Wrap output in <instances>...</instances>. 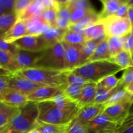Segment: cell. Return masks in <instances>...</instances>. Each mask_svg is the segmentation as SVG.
Instances as JSON below:
<instances>
[{"instance_id": "1", "label": "cell", "mask_w": 133, "mask_h": 133, "mask_svg": "<svg viewBox=\"0 0 133 133\" xmlns=\"http://www.w3.org/2000/svg\"><path fill=\"white\" fill-rule=\"evenodd\" d=\"M70 71L32 68L23 69L16 74L41 85L64 89L68 85L67 79Z\"/></svg>"}, {"instance_id": "2", "label": "cell", "mask_w": 133, "mask_h": 133, "mask_svg": "<svg viewBox=\"0 0 133 133\" xmlns=\"http://www.w3.org/2000/svg\"><path fill=\"white\" fill-rule=\"evenodd\" d=\"M122 70H124L110 61H100L86 63L73 71L86 80L97 84L104 78L116 75Z\"/></svg>"}, {"instance_id": "3", "label": "cell", "mask_w": 133, "mask_h": 133, "mask_svg": "<svg viewBox=\"0 0 133 133\" xmlns=\"http://www.w3.org/2000/svg\"><path fill=\"white\" fill-rule=\"evenodd\" d=\"M37 103L39 109L38 120L49 124L64 125L71 123L80 110V109L73 111L62 110L51 101Z\"/></svg>"}, {"instance_id": "4", "label": "cell", "mask_w": 133, "mask_h": 133, "mask_svg": "<svg viewBox=\"0 0 133 133\" xmlns=\"http://www.w3.org/2000/svg\"><path fill=\"white\" fill-rule=\"evenodd\" d=\"M39 118L38 103L29 101L19 108V112L14 116L9 125L20 133H27L35 129Z\"/></svg>"}, {"instance_id": "5", "label": "cell", "mask_w": 133, "mask_h": 133, "mask_svg": "<svg viewBox=\"0 0 133 133\" xmlns=\"http://www.w3.org/2000/svg\"><path fill=\"white\" fill-rule=\"evenodd\" d=\"M35 68L54 70H66L64 62V48L59 42L47 48L38 61Z\"/></svg>"}, {"instance_id": "6", "label": "cell", "mask_w": 133, "mask_h": 133, "mask_svg": "<svg viewBox=\"0 0 133 133\" xmlns=\"http://www.w3.org/2000/svg\"><path fill=\"white\" fill-rule=\"evenodd\" d=\"M100 22L103 24L107 37H123L132 32V24L128 18H118L112 16Z\"/></svg>"}, {"instance_id": "7", "label": "cell", "mask_w": 133, "mask_h": 133, "mask_svg": "<svg viewBox=\"0 0 133 133\" xmlns=\"http://www.w3.org/2000/svg\"><path fill=\"white\" fill-rule=\"evenodd\" d=\"M119 127L118 123L103 113L85 125L87 133H112Z\"/></svg>"}, {"instance_id": "8", "label": "cell", "mask_w": 133, "mask_h": 133, "mask_svg": "<svg viewBox=\"0 0 133 133\" xmlns=\"http://www.w3.org/2000/svg\"><path fill=\"white\" fill-rule=\"evenodd\" d=\"M132 105V100L125 101L105 108L103 113L121 127L128 117Z\"/></svg>"}, {"instance_id": "9", "label": "cell", "mask_w": 133, "mask_h": 133, "mask_svg": "<svg viewBox=\"0 0 133 133\" xmlns=\"http://www.w3.org/2000/svg\"><path fill=\"white\" fill-rule=\"evenodd\" d=\"M45 86L37 84L17 74H9L8 88L14 90L28 96L37 88Z\"/></svg>"}, {"instance_id": "10", "label": "cell", "mask_w": 133, "mask_h": 133, "mask_svg": "<svg viewBox=\"0 0 133 133\" xmlns=\"http://www.w3.org/2000/svg\"><path fill=\"white\" fill-rule=\"evenodd\" d=\"M64 48L65 69L73 71L81 66V53L83 45L71 44L62 42Z\"/></svg>"}, {"instance_id": "11", "label": "cell", "mask_w": 133, "mask_h": 133, "mask_svg": "<svg viewBox=\"0 0 133 133\" xmlns=\"http://www.w3.org/2000/svg\"><path fill=\"white\" fill-rule=\"evenodd\" d=\"M13 43L19 49L32 52L44 51L49 48L42 35H29L18 39Z\"/></svg>"}, {"instance_id": "12", "label": "cell", "mask_w": 133, "mask_h": 133, "mask_svg": "<svg viewBox=\"0 0 133 133\" xmlns=\"http://www.w3.org/2000/svg\"><path fill=\"white\" fill-rule=\"evenodd\" d=\"M29 102L27 96L10 88L0 92V103L9 106L20 108Z\"/></svg>"}, {"instance_id": "13", "label": "cell", "mask_w": 133, "mask_h": 133, "mask_svg": "<svg viewBox=\"0 0 133 133\" xmlns=\"http://www.w3.org/2000/svg\"><path fill=\"white\" fill-rule=\"evenodd\" d=\"M105 107L103 105L93 104L84 107L79 110L75 120L85 126L94 118L103 113Z\"/></svg>"}, {"instance_id": "14", "label": "cell", "mask_w": 133, "mask_h": 133, "mask_svg": "<svg viewBox=\"0 0 133 133\" xmlns=\"http://www.w3.org/2000/svg\"><path fill=\"white\" fill-rule=\"evenodd\" d=\"M43 51L32 52L19 49L15 56L16 60L20 67L21 70L23 69L32 68L35 67L36 62L42 55Z\"/></svg>"}, {"instance_id": "15", "label": "cell", "mask_w": 133, "mask_h": 133, "mask_svg": "<svg viewBox=\"0 0 133 133\" xmlns=\"http://www.w3.org/2000/svg\"><path fill=\"white\" fill-rule=\"evenodd\" d=\"M29 35H30L27 30L25 21L18 19L7 32L1 35V38L9 42L13 43L16 40Z\"/></svg>"}, {"instance_id": "16", "label": "cell", "mask_w": 133, "mask_h": 133, "mask_svg": "<svg viewBox=\"0 0 133 133\" xmlns=\"http://www.w3.org/2000/svg\"><path fill=\"white\" fill-rule=\"evenodd\" d=\"M63 88L50 87H42L27 96L29 101L40 103L52 99Z\"/></svg>"}, {"instance_id": "17", "label": "cell", "mask_w": 133, "mask_h": 133, "mask_svg": "<svg viewBox=\"0 0 133 133\" xmlns=\"http://www.w3.org/2000/svg\"><path fill=\"white\" fill-rule=\"evenodd\" d=\"M101 22L99 13L96 12V10L90 12L81 20L75 24H71L68 29L77 32L84 36V31L88 27L99 23Z\"/></svg>"}, {"instance_id": "18", "label": "cell", "mask_w": 133, "mask_h": 133, "mask_svg": "<svg viewBox=\"0 0 133 133\" xmlns=\"http://www.w3.org/2000/svg\"><path fill=\"white\" fill-rule=\"evenodd\" d=\"M0 67L1 70L10 74H16L21 70L15 56L2 51H0Z\"/></svg>"}, {"instance_id": "19", "label": "cell", "mask_w": 133, "mask_h": 133, "mask_svg": "<svg viewBox=\"0 0 133 133\" xmlns=\"http://www.w3.org/2000/svg\"><path fill=\"white\" fill-rule=\"evenodd\" d=\"M97 84L90 83L83 87L81 95L77 101L78 107L81 109L84 107L94 104L96 98Z\"/></svg>"}, {"instance_id": "20", "label": "cell", "mask_w": 133, "mask_h": 133, "mask_svg": "<svg viewBox=\"0 0 133 133\" xmlns=\"http://www.w3.org/2000/svg\"><path fill=\"white\" fill-rule=\"evenodd\" d=\"M25 22L30 35H42L51 27L40 16Z\"/></svg>"}, {"instance_id": "21", "label": "cell", "mask_w": 133, "mask_h": 133, "mask_svg": "<svg viewBox=\"0 0 133 133\" xmlns=\"http://www.w3.org/2000/svg\"><path fill=\"white\" fill-rule=\"evenodd\" d=\"M49 101H51L56 106L62 110L73 111L80 109L78 107L77 103L76 102L71 100L65 94L63 89L61 90L52 99Z\"/></svg>"}, {"instance_id": "22", "label": "cell", "mask_w": 133, "mask_h": 133, "mask_svg": "<svg viewBox=\"0 0 133 133\" xmlns=\"http://www.w3.org/2000/svg\"><path fill=\"white\" fill-rule=\"evenodd\" d=\"M19 108L0 103V129L10 125L11 121L19 112Z\"/></svg>"}, {"instance_id": "23", "label": "cell", "mask_w": 133, "mask_h": 133, "mask_svg": "<svg viewBox=\"0 0 133 133\" xmlns=\"http://www.w3.org/2000/svg\"><path fill=\"white\" fill-rule=\"evenodd\" d=\"M103 4L102 11L99 13L101 21L114 16L122 4L123 0H101Z\"/></svg>"}, {"instance_id": "24", "label": "cell", "mask_w": 133, "mask_h": 133, "mask_svg": "<svg viewBox=\"0 0 133 133\" xmlns=\"http://www.w3.org/2000/svg\"><path fill=\"white\" fill-rule=\"evenodd\" d=\"M84 36L87 40H94L101 42L107 38L104 25L101 22L88 27L84 31Z\"/></svg>"}, {"instance_id": "25", "label": "cell", "mask_w": 133, "mask_h": 133, "mask_svg": "<svg viewBox=\"0 0 133 133\" xmlns=\"http://www.w3.org/2000/svg\"><path fill=\"white\" fill-rule=\"evenodd\" d=\"M110 58H111V57H110L109 51L107 38L105 40L99 43L93 55L88 59L87 63L95 62V61H110Z\"/></svg>"}, {"instance_id": "26", "label": "cell", "mask_w": 133, "mask_h": 133, "mask_svg": "<svg viewBox=\"0 0 133 133\" xmlns=\"http://www.w3.org/2000/svg\"><path fill=\"white\" fill-rule=\"evenodd\" d=\"M44 10L42 0H32L31 4L22 13L18 19L27 21L39 16Z\"/></svg>"}, {"instance_id": "27", "label": "cell", "mask_w": 133, "mask_h": 133, "mask_svg": "<svg viewBox=\"0 0 133 133\" xmlns=\"http://www.w3.org/2000/svg\"><path fill=\"white\" fill-rule=\"evenodd\" d=\"M68 29H61L58 27H51L46 32L42 35L48 47H51L59 42H62L64 35Z\"/></svg>"}, {"instance_id": "28", "label": "cell", "mask_w": 133, "mask_h": 133, "mask_svg": "<svg viewBox=\"0 0 133 133\" xmlns=\"http://www.w3.org/2000/svg\"><path fill=\"white\" fill-rule=\"evenodd\" d=\"M70 123L54 125L45 123L38 120L35 129L40 133H68Z\"/></svg>"}, {"instance_id": "29", "label": "cell", "mask_w": 133, "mask_h": 133, "mask_svg": "<svg viewBox=\"0 0 133 133\" xmlns=\"http://www.w3.org/2000/svg\"><path fill=\"white\" fill-rule=\"evenodd\" d=\"M110 61L113 63L120 66L124 70L129 68L133 67L132 54L129 51L125 49L116 56L112 57Z\"/></svg>"}, {"instance_id": "30", "label": "cell", "mask_w": 133, "mask_h": 133, "mask_svg": "<svg viewBox=\"0 0 133 133\" xmlns=\"http://www.w3.org/2000/svg\"><path fill=\"white\" fill-rule=\"evenodd\" d=\"M108 47L110 57H113L122 51L125 48V37L119 36H112L107 37Z\"/></svg>"}, {"instance_id": "31", "label": "cell", "mask_w": 133, "mask_h": 133, "mask_svg": "<svg viewBox=\"0 0 133 133\" xmlns=\"http://www.w3.org/2000/svg\"><path fill=\"white\" fill-rule=\"evenodd\" d=\"M119 87L120 86L119 84V86L118 87H116V88H113L112 90H107L100 87L98 84H97L94 104L103 105L107 101H109V99L111 97V96L118 90Z\"/></svg>"}, {"instance_id": "32", "label": "cell", "mask_w": 133, "mask_h": 133, "mask_svg": "<svg viewBox=\"0 0 133 133\" xmlns=\"http://www.w3.org/2000/svg\"><path fill=\"white\" fill-rule=\"evenodd\" d=\"M18 19V16L14 12L6 13L0 16V31L1 35L7 32Z\"/></svg>"}, {"instance_id": "33", "label": "cell", "mask_w": 133, "mask_h": 133, "mask_svg": "<svg viewBox=\"0 0 133 133\" xmlns=\"http://www.w3.org/2000/svg\"><path fill=\"white\" fill-rule=\"evenodd\" d=\"M99 43V42L94 40H87L83 44L81 53V66L88 62V59L96 50Z\"/></svg>"}, {"instance_id": "34", "label": "cell", "mask_w": 133, "mask_h": 133, "mask_svg": "<svg viewBox=\"0 0 133 133\" xmlns=\"http://www.w3.org/2000/svg\"><path fill=\"white\" fill-rule=\"evenodd\" d=\"M62 42L71 44L83 45L87 42V39L84 35L68 29L64 35Z\"/></svg>"}, {"instance_id": "35", "label": "cell", "mask_w": 133, "mask_h": 133, "mask_svg": "<svg viewBox=\"0 0 133 133\" xmlns=\"http://www.w3.org/2000/svg\"><path fill=\"white\" fill-rule=\"evenodd\" d=\"M57 9L58 7L44 9L40 15L51 27H56V21L57 19Z\"/></svg>"}, {"instance_id": "36", "label": "cell", "mask_w": 133, "mask_h": 133, "mask_svg": "<svg viewBox=\"0 0 133 133\" xmlns=\"http://www.w3.org/2000/svg\"><path fill=\"white\" fill-rule=\"evenodd\" d=\"M83 87H77L73 84H68V85L63 89L65 94L70 99L77 103V101L81 95Z\"/></svg>"}, {"instance_id": "37", "label": "cell", "mask_w": 133, "mask_h": 133, "mask_svg": "<svg viewBox=\"0 0 133 133\" xmlns=\"http://www.w3.org/2000/svg\"><path fill=\"white\" fill-rule=\"evenodd\" d=\"M120 79H118L115 75H110L100 81L97 84L107 90H112L118 87L119 84Z\"/></svg>"}, {"instance_id": "38", "label": "cell", "mask_w": 133, "mask_h": 133, "mask_svg": "<svg viewBox=\"0 0 133 133\" xmlns=\"http://www.w3.org/2000/svg\"><path fill=\"white\" fill-rule=\"evenodd\" d=\"M67 81L68 84H73V85L80 87H84L85 85L91 83V82L86 80L85 79L82 77L80 75H77L73 71H70V73H69Z\"/></svg>"}, {"instance_id": "39", "label": "cell", "mask_w": 133, "mask_h": 133, "mask_svg": "<svg viewBox=\"0 0 133 133\" xmlns=\"http://www.w3.org/2000/svg\"><path fill=\"white\" fill-rule=\"evenodd\" d=\"M68 5L70 10L75 9L94 10L90 2L87 0H69L68 1Z\"/></svg>"}, {"instance_id": "40", "label": "cell", "mask_w": 133, "mask_h": 133, "mask_svg": "<svg viewBox=\"0 0 133 133\" xmlns=\"http://www.w3.org/2000/svg\"><path fill=\"white\" fill-rule=\"evenodd\" d=\"M95 10H85L82 9H75L71 10V17H70V23L71 24H75L81 20L90 12Z\"/></svg>"}, {"instance_id": "41", "label": "cell", "mask_w": 133, "mask_h": 133, "mask_svg": "<svg viewBox=\"0 0 133 133\" xmlns=\"http://www.w3.org/2000/svg\"><path fill=\"white\" fill-rule=\"evenodd\" d=\"M19 50V48L14 43L6 42L2 38L0 40V51L6 52L12 55L16 56Z\"/></svg>"}, {"instance_id": "42", "label": "cell", "mask_w": 133, "mask_h": 133, "mask_svg": "<svg viewBox=\"0 0 133 133\" xmlns=\"http://www.w3.org/2000/svg\"><path fill=\"white\" fill-rule=\"evenodd\" d=\"M32 0H16L14 4V12L18 16V18L31 4Z\"/></svg>"}, {"instance_id": "43", "label": "cell", "mask_w": 133, "mask_h": 133, "mask_svg": "<svg viewBox=\"0 0 133 133\" xmlns=\"http://www.w3.org/2000/svg\"><path fill=\"white\" fill-rule=\"evenodd\" d=\"M14 0H0V16L6 13L14 12Z\"/></svg>"}, {"instance_id": "44", "label": "cell", "mask_w": 133, "mask_h": 133, "mask_svg": "<svg viewBox=\"0 0 133 133\" xmlns=\"http://www.w3.org/2000/svg\"><path fill=\"white\" fill-rule=\"evenodd\" d=\"M119 85L125 88L133 81V67L125 70L124 73L121 77Z\"/></svg>"}, {"instance_id": "45", "label": "cell", "mask_w": 133, "mask_h": 133, "mask_svg": "<svg viewBox=\"0 0 133 133\" xmlns=\"http://www.w3.org/2000/svg\"><path fill=\"white\" fill-rule=\"evenodd\" d=\"M68 133H87V131L85 126L74 119L70 123Z\"/></svg>"}, {"instance_id": "46", "label": "cell", "mask_w": 133, "mask_h": 133, "mask_svg": "<svg viewBox=\"0 0 133 133\" xmlns=\"http://www.w3.org/2000/svg\"><path fill=\"white\" fill-rule=\"evenodd\" d=\"M129 9V6L127 3V1H125L122 6L118 9L117 12L114 14V16L118 17V18H127Z\"/></svg>"}, {"instance_id": "47", "label": "cell", "mask_w": 133, "mask_h": 133, "mask_svg": "<svg viewBox=\"0 0 133 133\" xmlns=\"http://www.w3.org/2000/svg\"><path fill=\"white\" fill-rule=\"evenodd\" d=\"M70 25H71V23L70 21L57 17V21H56V27H58L61 29H68Z\"/></svg>"}, {"instance_id": "48", "label": "cell", "mask_w": 133, "mask_h": 133, "mask_svg": "<svg viewBox=\"0 0 133 133\" xmlns=\"http://www.w3.org/2000/svg\"><path fill=\"white\" fill-rule=\"evenodd\" d=\"M125 42L124 49L129 51L131 54H133V38L131 34L125 36Z\"/></svg>"}, {"instance_id": "49", "label": "cell", "mask_w": 133, "mask_h": 133, "mask_svg": "<svg viewBox=\"0 0 133 133\" xmlns=\"http://www.w3.org/2000/svg\"><path fill=\"white\" fill-rule=\"evenodd\" d=\"M9 74H1L0 77V92L8 88L9 84Z\"/></svg>"}, {"instance_id": "50", "label": "cell", "mask_w": 133, "mask_h": 133, "mask_svg": "<svg viewBox=\"0 0 133 133\" xmlns=\"http://www.w3.org/2000/svg\"><path fill=\"white\" fill-rule=\"evenodd\" d=\"M117 133H133V123L119 127L115 131Z\"/></svg>"}, {"instance_id": "51", "label": "cell", "mask_w": 133, "mask_h": 133, "mask_svg": "<svg viewBox=\"0 0 133 133\" xmlns=\"http://www.w3.org/2000/svg\"><path fill=\"white\" fill-rule=\"evenodd\" d=\"M0 133H20L16 130L14 129L12 127H10V125L6 126L5 128L0 129Z\"/></svg>"}, {"instance_id": "52", "label": "cell", "mask_w": 133, "mask_h": 133, "mask_svg": "<svg viewBox=\"0 0 133 133\" xmlns=\"http://www.w3.org/2000/svg\"><path fill=\"white\" fill-rule=\"evenodd\" d=\"M133 123V112H130L128 117H127V119H126V120L125 121V122L123 123V125H125L129 124V123Z\"/></svg>"}, {"instance_id": "53", "label": "cell", "mask_w": 133, "mask_h": 133, "mask_svg": "<svg viewBox=\"0 0 133 133\" xmlns=\"http://www.w3.org/2000/svg\"><path fill=\"white\" fill-rule=\"evenodd\" d=\"M127 18H129V19L130 20V22H131V24L132 26L133 25V8L129 7L128 12V15H127Z\"/></svg>"}, {"instance_id": "54", "label": "cell", "mask_w": 133, "mask_h": 133, "mask_svg": "<svg viewBox=\"0 0 133 133\" xmlns=\"http://www.w3.org/2000/svg\"><path fill=\"white\" fill-rule=\"evenodd\" d=\"M125 89L127 90V92H129L130 94H133V81L131 83V84H129L127 87H125Z\"/></svg>"}, {"instance_id": "55", "label": "cell", "mask_w": 133, "mask_h": 133, "mask_svg": "<svg viewBox=\"0 0 133 133\" xmlns=\"http://www.w3.org/2000/svg\"><path fill=\"white\" fill-rule=\"evenodd\" d=\"M126 1L129 7L133 8V0H127Z\"/></svg>"}, {"instance_id": "56", "label": "cell", "mask_w": 133, "mask_h": 133, "mask_svg": "<svg viewBox=\"0 0 133 133\" xmlns=\"http://www.w3.org/2000/svg\"><path fill=\"white\" fill-rule=\"evenodd\" d=\"M27 133H40V132H39L37 129H31V131H28Z\"/></svg>"}, {"instance_id": "57", "label": "cell", "mask_w": 133, "mask_h": 133, "mask_svg": "<svg viewBox=\"0 0 133 133\" xmlns=\"http://www.w3.org/2000/svg\"><path fill=\"white\" fill-rule=\"evenodd\" d=\"M132 61H133V54L132 55Z\"/></svg>"}, {"instance_id": "58", "label": "cell", "mask_w": 133, "mask_h": 133, "mask_svg": "<svg viewBox=\"0 0 133 133\" xmlns=\"http://www.w3.org/2000/svg\"><path fill=\"white\" fill-rule=\"evenodd\" d=\"M112 133H117V132H112Z\"/></svg>"}]
</instances>
